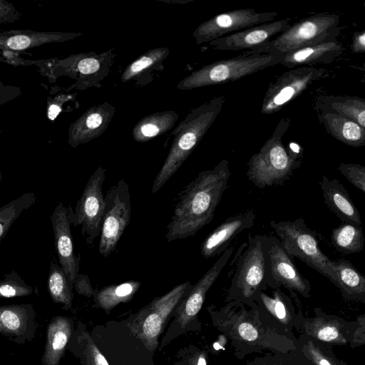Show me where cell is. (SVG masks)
I'll return each mask as SVG.
<instances>
[{"label":"cell","instance_id":"cell-31","mask_svg":"<svg viewBox=\"0 0 365 365\" xmlns=\"http://www.w3.org/2000/svg\"><path fill=\"white\" fill-rule=\"evenodd\" d=\"M33 292V288L15 271L6 274L0 279V299L26 297Z\"/></svg>","mask_w":365,"mask_h":365},{"label":"cell","instance_id":"cell-29","mask_svg":"<svg viewBox=\"0 0 365 365\" xmlns=\"http://www.w3.org/2000/svg\"><path fill=\"white\" fill-rule=\"evenodd\" d=\"M36 201V194L27 192L0 207V242L21 214L34 205Z\"/></svg>","mask_w":365,"mask_h":365},{"label":"cell","instance_id":"cell-33","mask_svg":"<svg viewBox=\"0 0 365 365\" xmlns=\"http://www.w3.org/2000/svg\"><path fill=\"white\" fill-rule=\"evenodd\" d=\"M338 170L355 187L365 192V166L357 163H340Z\"/></svg>","mask_w":365,"mask_h":365},{"label":"cell","instance_id":"cell-47","mask_svg":"<svg viewBox=\"0 0 365 365\" xmlns=\"http://www.w3.org/2000/svg\"><path fill=\"white\" fill-rule=\"evenodd\" d=\"M1 130H0V135H1Z\"/></svg>","mask_w":365,"mask_h":365},{"label":"cell","instance_id":"cell-45","mask_svg":"<svg viewBox=\"0 0 365 365\" xmlns=\"http://www.w3.org/2000/svg\"><path fill=\"white\" fill-rule=\"evenodd\" d=\"M195 365H207L205 354L202 353L197 356L195 361Z\"/></svg>","mask_w":365,"mask_h":365},{"label":"cell","instance_id":"cell-17","mask_svg":"<svg viewBox=\"0 0 365 365\" xmlns=\"http://www.w3.org/2000/svg\"><path fill=\"white\" fill-rule=\"evenodd\" d=\"M37 322L32 304L0 306V334L18 344L31 341L36 335Z\"/></svg>","mask_w":365,"mask_h":365},{"label":"cell","instance_id":"cell-1","mask_svg":"<svg viewBox=\"0 0 365 365\" xmlns=\"http://www.w3.org/2000/svg\"><path fill=\"white\" fill-rule=\"evenodd\" d=\"M231 175L228 160L200 172L180 192L165 238L168 242L194 236L214 218Z\"/></svg>","mask_w":365,"mask_h":365},{"label":"cell","instance_id":"cell-37","mask_svg":"<svg viewBox=\"0 0 365 365\" xmlns=\"http://www.w3.org/2000/svg\"><path fill=\"white\" fill-rule=\"evenodd\" d=\"M236 331L240 338L247 341H255L259 337V331L250 322H242L236 327Z\"/></svg>","mask_w":365,"mask_h":365},{"label":"cell","instance_id":"cell-39","mask_svg":"<svg viewBox=\"0 0 365 365\" xmlns=\"http://www.w3.org/2000/svg\"><path fill=\"white\" fill-rule=\"evenodd\" d=\"M73 287L79 294L86 297H91L94 293L90 279L86 274H78L74 281Z\"/></svg>","mask_w":365,"mask_h":365},{"label":"cell","instance_id":"cell-13","mask_svg":"<svg viewBox=\"0 0 365 365\" xmlns=\"http://www.w3.org/2000/svg\"><path fill=\"white\" fill-rule=\"evenodd\" d=\"M276 11L259 12L253 9H240L220 14L203 24L198 31L202 41L215 40L232 33L274 21Z\"/></svg>","mask_w":365,"mask_h":365},{"label":"cell","instance_id":"cell-14","mask_svg":"<svg viewBox=\"0 0 365 365\" xmlns=\"http://www.w3.org/2000/svg\"><path fill=\"white\" fill-rule=\"evenodd\" d=\"M291 24L289 18L272 21L217 38L212 41V44L222 51L253 50L272 40V37L281 34Z\"/></svg>","mask_w":365,"mask_h":365},{"label":"cell","instance_id":"cell-38","mask_svg":"<svg viewBox=\"0 0 365 365\" xmlns=\"http://www.w3.org/2000/svg\"><path fill=\"white\" fill-rule=\"evenodd\" d=\"M20 87L13 85H5L0 82V106L4 105L21 94Z\"/></svg>","mask_w":365,"mask_h":365},{"label":"cell","instance_id":"cell-27","mask_svg":"<svg viewBox=\"0 0 365 365\" xmlns=\"http://www.w3.org/2000/svg\"><path fill=\"white\" fill-rule=\"evenodd\" d=\"M138 281L130 280L119 284L104 287L94 291L93 297L96 304L109 311L120 302L130 301L140 287Z\"/></svg>","mask_w":365,"mask_h":365},{"label":"cell","instance_id":"cell-4","mask_svg":"<svg viewBox=\"0 0 365 365\" xmlns=\"http://www.w3.org/2000/svg\"><path fill=\"white\" fill-rule=\"evenodd\" d=\"M270 227L277 235L284 251L292 259L298 258L336 284L331 259L322 252L315 232L307 227L303 218L272 220Z\"/></svg>","mask_w":365,"mask_h":365},{"label":"cell","instance_id":"cell-21","mask_svg":"<svg viewBox=\"0 0 365 365\" xmlns=\"http://www.w3.org/2000/svg\"><path fill=\"white\" fill-rule=\"evenodd\" d=\"M315 110L319 123L333 138L354 148L365 145V128L336 113Z\"/></svg>","mask_w":365,"mask_h":365},{"label":"cell","instance_id":"cell-40","mask_svg":"<svg viewBox=\"0 0 365 365\" xmlns=\"http://www.w3.org/2000/svg\"><path fill=\"white\" fill-rule=\"evenodd\" d=\"M351 50L354 53H361L365 51V31H356L354 34Z\"/></svg>","mask_w":365,"mask_h":365},{"label":"cell","instance_id":"cell-35","mask_svg":"<svg viewBox=\"0 0 365 365\" xmlns=\"http://www.w3.org/2000/svg\"><path fill=\"white\" fill-rule=\"evenodd\" d=\"M304 352L315 365H336L312 341H308L304 346Z\"/></svg>","mask_w":365,"mask_h":365},{"label":"cell","instance_id":"cell-34","mask_svg":"<svg viewBox=\"0 0 365 365\" xmlns=\"http://www.w3.org/2000/svg\"><path fill=\"white\" fill-rule=\"evenodd\" d=\"M85 356L87 365H109L106 359L93 343L89 335L85 334Z\"/></svg>","mask_w":365,"mask_h":365},{"label":"cell","instance_id":"cell-28","mask_svg":"<svg viewBox=\"0 0 365 365\" xmlns=\"http://www.w3.org/2000/svg\"><path fill=\"white\" fill-rule=\"evenodd\" d=\"M73 287L61 266L51 260L48 289L52 301L62 304L66 310L70 309L73 298Z\"/></svg>","mask_w":365,"mask_h":365},{"label":"cell","instance_id":"cell-7","mask_svg":"<svg viewBox=\"0 0 365 365\" xmlns=\"http://www.w3.org/2000/svg\"><path fill=\"white\" fill-rule=\"evenodd\" d=\"M192 286L189 281L184 282L155 298L137 313L130 328L148 349L154 350L157 347L165 322Z\"/></svg>","mask_w":365,"mask_h":365},{"label":"cell","instance_id":"cell-42","mask_svg":"<svg viewBox=\"0 0 365 365\" xmlns=\"http://www.w3.org/2000/svg\"><path fill=\"white\" fill-rule=\"evenodd\" d=\"M152 63L153 59L150 57L143 56L130 66L128 71L129 76L136 73L143 68L148 67L152 64Z\"/></svg>","mask_w":365,"mask_h":365},{"label":"cell","instance_id":"cell-16","mask_svg":"<svg viewBox=\"0 0 365 365\" xmlns=\"http://www.w3.org/2000/svg\"><path fill=\"white\" fill-rule=\"evenodd\" d=\"M233 252L232 247H228L200 280L192 286L190 290L182 299L180 304H178L175 316L181 327H185L199 312L207 291L227 265Z\"/></svg>","mask_w":365,"mask_h":365},{"label":"cell","instance_id":"cell-10","mask_svg":"<svg viewBox=\"0 0 365 365\" xmlns=\"http://www.w3.org/2000/svg\"><path fill=\"white\" fill-rule=\"evenodd\" d=\"M105 179L106 170L100 167L88 179L75 210L68 207L71 225L81 226L82 235L88 245L101 235L104 213L102 187Z\"/></svg>","mask_w":365,"mask_h":365},{"label":"cell","instance_id":"cell-24","mask_svg":"<svg viewBox=\"0 0 365 365\" xmlns=\"http://www.w3.org/2000/svg\"><path fill=\"white\" fill-rule=\"evenodd\" d=\"M315 109L330 111L349 119L365 128V100L355 96H319Z\"/></svg>","mask_w":365,"mask_h":365},{"label":"cell","instance_id":"cell-41","mask_svg":"<svg viewBox=\"0 0 365 365\" xmlns=\"http://www.w3.org/2000/svg\"><path fill=\"white\" fill-rule=\"evenodd\" d=\"M77 68L81 73L90 74L99 68V62L92 58H84L79 61Z\"/></svg>","mask_w":365,"mask_h":365},{"label":"cell","instance_id":"cell-26","mask_svg":"<svg viewBox=\"0 0 365 365\" xmlns=\"http://www.w3.org/2000/svg\"><path fill=\"white\" fill-rule=\"evenodd\" d=\"M331 242L335 250L345 255L361 252L364 247V236L361 226L342 222L331 233Z\"/></svg>","mask_w":365,"mask_h":365},{"label":"cell","instance_id":"cell-6","mask_svg":"<svg viewBox=\"0 0 365 365\" xmlns=\"http://www.w3.org/2000/svg\"><path fill=\"white\" fill-rule=\"evenodd\" d=\"M224 103V97H217L201 109L190 130L183 134L172 147L166 160L154 180L151 193L158 192L180 168L215 120Z\"/></svg>","mask_w":365,"mask_h":365},{"label":"cell","instance_id":"cell-18","mask_svg":"<svg viewBox=\"0 0 365 365\" xmlns=\"http://www.w3.org/2000/svg\"><path fill=\"white\" fill-rule=\"evenodd\" d=\"M255 219L254 210H247L225 219L202 242L200 252L202 257L208 259L222 254L238 234L254 225Z\"/></svg>","mask_w":365,"mask_h":365},{"label":"cell","instance_id":"cell-9","mask_svg":"<svg viewBox=\"0 0 365 365\" xmlns=\"http://www.w3.org/2000/svg\"><path fill=\"white\" fill-rule=\"evenodd\" d=\"M130 217L129 185L124 179H120L104 197L103 220L98 245L101 255L107 257L115 250Z\"/></svg>","mask_w":365,"mask_h":365},{"label":"cell","instance_id":"cell-2","mask_svg":"<svg viewBox=\"0 0 365 365\" xmlns=\"http://www.w3.org/2000/svg\"><path fill=\"white\" fill-rule=\"evenodd\" d=\"M290 125L289 118H282L271 136L248 160L246 175L255 187L283 186L301 166L304 148L296 142L286 145L282 141Z\"/></svg>","mask_w":365,"mask_h":365},{"label":"cell","instance_id":"cell-23","mask_svg":"<svg viewBox=\"0 0 365 365\" xmlns=\"http://www.w3.org/2000/svg\"><path fill=\"white\" fill-rule=\"evenodd\" d=\"M70 34L31 30H9L0 31V50L21 51L48 43L61 42Z\"/></svg>","mask_w":365,"mask_h":365},{"label":"cell","instance_id":"cell-3","mask_svg":"<svg viewBox=\"0 0 365 365\" xmlns=\"http://www.w3.org/2000/svg\"><path fill=\"white\" fill-rule=\"evenodd\" d=\"M340 16L336 14H316L291 26L276 38L261 46L243 51L245 55L286 53L324 42L337 40L340 34Z\"/></svg>","mask_w":365,"mask_h":365},{"label":"cell","instance_id":"cell-20","mask_svg":"<svg viewBox=\"0 0 365 365\" xmlns=\"http://www.w3.org/2000/svg\"><path fill=\"white\" fill-rule=\"evenodd\" d=\"M344 51L343 44L338 40L324 42L289 53H279V64L289 68L329 64L340 57Z\"/></svg>","mask_w":365,"mask_h":365},{"label":"cell","instance_id":"cell-32","mask_svg":"<svg viewBox=\"0 0 365 365\" xmlns=\"http://www.w3.org/2000/svg\"><path fill=\"white\" fill-rule=\"evenodd\" d=\"M273 297H271L260 291L257 297L264 307L278 319L284 321L288 315L287 308V299L279 288L273 292Z\"/></svg>","mask_w":365,"mask_h":365},{"label":"cell","instance_id":"cell-22","mask_svg":"<svg viewBox=\"0 0 365 365\" xmlns=\"http://www.w3.org/2000/svg\"><path fill=\"white\" fill-rule=\"evenodd\" d=\"M72 331V319L57 316L51 319L46 329L45 349L41 358L43 365H59Z\"/></svg>","mask_w":365,"mask_h":365},{"label":"cell","instance_id":"cell-46","mask_svg":"<svg viewBox=\"0 0 365 365\" xmlns=\"http://www.w3.org/2000/svg\"><path fill=\"white\" fill-rule=\"evenodd\" d=\"M2 177H3V175H2V172H1V168H0V183H1V182L2 180Z\"/></svg>","mask_w":365,"mask_h":365},{"label":"cell","instance_id":"cell-15","mask_svg":"<svg viewBox=\"0 0 365 365\" xmlns=\"http://www.w3.org/2000/svg\"><path fill=\"white\" fill-rule=\"evenodd\" d=\"M51 221L60 266L69 282L73 286L79 274L81 257L80 255L76 257L74 255L68 209L63 202H58L55 207L51 214Z\"/></svg>","mask_w":365,"mask_h":365},{"label":"cell","instance_id":"cell-44","mask_svg":"<svg viewBox=\"0 0 365 365\" xmlns=\"http://www.w3.org/2000/svg\"><path fill=\"white\" fill-rule=\"evenodd\" d=\"M141 133L145 137H153L158 133V128L153 124L143 125L140 128Z\"/></svg>","mask_w":365,"mask_h":365},{"label":"cell","instance_id":"cell-43","mask_svg":"<svg viewBox=\"0 0 365 365\" xmlns=\"http://www.w3.org/2000/svg\"><path fill=\"white\" fill-rule=\"evenodd\" d=\"M102 123V118L98 113H92L88 116L86 124L88 128H98Z\"/></svg>","mask_w":365,"mask_h":365},{"label":"cell","instance_id":"cell-25","mask_svg":"<svg viewBox=\"0 0 365 365\" xmlns=\"http://www.w3.org/2000/svg\"><path fill=\"white\" fill-rule=\"evenodd\" d=\"M335 273L336 286L344 297L352 299H364L365 277L348 259L331 260Z\"/></svg>","mask_w":365,"mask_h":365},{"label":"cell","instance_id":"cell-5","mask_svg":"<svg viewBox=\"0 0 365 365\" xmlns=\"http://www.w3.org/2000/svg\"><path fill=\"white\" fill-rule=\"evenodd\" d=\"M228 292L229 299H251L267 284L265 235H249L238 255Z\"/></svg>","mask_w":365,"mask_h":365},{"label":"cell","instance_id":"cell-12","mask_svg":"<svg viewBox=\"0 0 365 365\" xmlns=\"http://www.w3.org/2000/svg\"><path fill=\"white\" fill-rule=\"evenodd\" d=\"M267 284L275 289L284 286L308 297L310 283L300 273L292 259L283 249L279 240L265 235Z\"/></svg>","mask_w":365,"mask_h":365},{"label":"cell","instance_id":"cell-36","mask_svg":"<svg viewBox=\"0 0 365 365\" xmlns=\"http://www.w3.org/2000/svg\"><path fill=\"white\" fill-rule=\"evenodd\" d=\"M21 14L15 8L14 4L0 0V24L13 23L20 19Z\"/></svg>","mask_w":365,"mask_h":365},{"label":"cell","instance_id":"cell-19","mask_svg":"<svg viewBox=\"0 0 365 365\" xmlns=\"http://www.w3.org/2000/svg\"><path fill=\"white\" fill-rule=\"evenodd\" d=\"M324 203L342 222L361 225L359 211L348 191L337 179L323 175L319 182Z\"/></svg>","mask_w":365,"mask_h":365},{"label":"cell","instance_id":"cell-11","mask_svg":"<svg viewBox=\"0 0 365 365\" xmlns=\"http://www.w3.org/2000/svg\"><path fill=\"white\" fill-rule=\"evenodd\" d=\"M279 53H243L215 62L199 71L192 78L197 86L235 81L267 68L279 64Z\"/></svg>","mask_w":365,"mask_h":365},{"label":"cell","instance_id":"cell-30","mask_svg":"<svg viewBox=\"0 0 365 365\" xmlns=\"http://www.w3.org/2000/svg\"><path fill=\"white\" fill-rule=\"evenodd\" d=\"M305 330L310 336L325 342L345 344L346 341L336 321L314 319L306 324Z\"/></svg>","mask_w":365,"mask_h":365},{"label":"cell","instance_id":"cell-8","mask_svg":"<svg viewBox=\"0 0 365 365\" xmlns=\"http://www.w3.org/2000/svg\"><path fill=\"white\" fill-rule=\"evenodd\" d=\"M328 71L316 66H299L289 69L269 84L261 107V113L270 115L302 95L314 83L326 78Z\"/></svg>","mask_w":365,"mask_h":365}]
</instances>
